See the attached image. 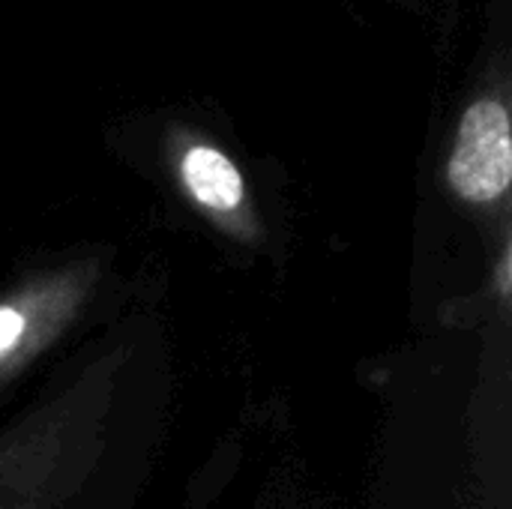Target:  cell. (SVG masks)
<instances>
[{"mask_svg":"<svg viewBox=\"0 0 512 509\" xmlns=\"http://www.w3.org/2000/svg\"><path fill=\"white\" fill-rule=\"evenodd\" d=\"M177 177L183 189L210 213H234L246 201V180L237 162L204 138H186L177 150Z\"/></svg>","mask_w":512,"mask_h":509,"instance_id":"cell-1","label":"cell"},{"mask_svg":"<svg viewBox=\"0 0 512 509\" xmlns=\"http://www.w3.org/2000/svg\"><path fill=\"white\" fill-rule=\"evenodd\" d=\"M24 330H27L24 315H21L18 309L0 306V357H3V354H9V351L21 342Z\"/></svg>","mask_w":512,"mask_h":509,"instance_id":"cell-2","label":"cell"},{"mask_svg":"<svg viewBox=\"0 0 512 509\" xmlns=\"http://www.w3.org/2000/svg\"><path fill=\"white\" fill-rule=\"evenodd\" d=\"M393 3H399V6H405V9H411V12H429V9L444 6L447 0H393Z\"/></svg>","mask_w":512,"mask_h":509,"instance_id":"cell-3","label":"cell"},{"mask_svg":"<svg viewBox=\"0 0 512 509\" xmlns=\"http://www.w3.org/2000/svg\"><path fill=\"white\" fill-rule=\"evenodd\" d=\"M501 291L504 294L510 291V255L504 258V267H501Z\"/></svg>","mask_w":512,"mask_h":509,"instance_id":"cell-4","label":"cell"}]
</instances>
